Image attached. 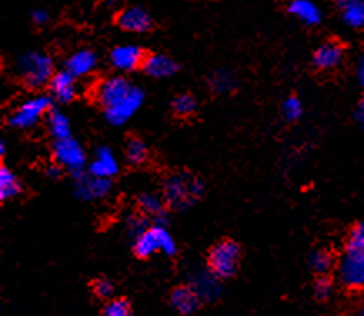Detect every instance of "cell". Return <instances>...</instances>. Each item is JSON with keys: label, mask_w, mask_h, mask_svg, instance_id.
Masks as SVG:
<instances>
[{"label": "cell", "mask_w": 364, "mask_h": 316, "mask_svg": "<svg viewBox=\"0 0 364 316\" xmlns=\"http://www.w3.org/2000/svg\"><path fill=\"white\" fill-rule=\"evenodd\" d=\"M142 69L149 78L166 79L174 75L177 70H179V65H177V62L174 59H171L169 56L151 54L146 56V59H144Z\"/></svg>", "instance_id": "obj_15"}, {"label": "cell", "mask_w": 364, "mask_h": 316, "mask_svg": "<svg viewBox=\"0 0 364 316\" xmlns=\"http://www.w3.org/2000/svg\"><path fill=\"white\" fill-rule=\"evenodd\" d=\"M89 172L94 176H99V178H114V176L119 172V162L114 156L112 149L109 147H97L95 149L94 159L89 164Z\"/></svg>", "instance_id": "obj_16"}, {"label": "cell", "mask_w": 364, "mask_h": 316, "mask_svg": "<svg viewBox=\"0 0 364 316\" xmlns=\"http://www.w3.org/2000/svg\"><path fill=\"white\" fill-rule=\"evenodd\" d=\"M334 291V286H333V281L329 280V278L326 276H321L318 281H316V286H314V295L316 298L324 301V300H329L331 298Z\"/></svg>", "instance_id": "obj_32"}, {"label": "cell", "mask_w": 364, "mask_h": 316, "mask_svg": "<svg viewBox=\"0 0 364 316\" xmlns=\"http://www.w3.org/2000/svg\"><path fill=\"white\" fill-rule=\"evenodd\" d=\"M361 315H364V303H363V306H361Z\"/></svg>", "instance_id": "obj_40"}, {"label": "cell", "mask_w": 364, "mask_h": 316, "mask_svg": "<svg viewBox=\"0 0 364 316\" xmlns=\"http://www.w3.org/2000/svg\"><path fill=\"white\" fill-rule=\"evenodd\" d=\"M50 109H52V99L49 95H36V98L23 100L16 111L12 112L9 122H11L12 127L28 129L36 126V124L39 122L41 119L50 111Z\"/></svg>", "instance_id": "obj_5"}, {"label": "cell", "mask_w": 364, "mask_h": 316, "mask_svg": "<svg viewBox=\"0 0 364 316\" xmlns=\"http://www.w3.org/2000/svg\"><path fill=\"white\" fill-rule=\"evenodd\" d=\"M164 203H166L164 199L152 193H142L137 198L139 211H141L142 214H146V216H152V218L164 214Z\"/></svg>", "instance_id": "obj_25"}, {"label": "cell", "mask_w": 364, "mask_h": 316, "mask_svg": "<svg viewBox=\"0 0 364 316\" xmlns=\"http://www.w3.org/2000/svg\"><path fill=\"white\" fill-rule=\"evenodd\" d=\"M17 73L21 74L22 80L28 88H44V85H49L50 79L55 74L54 62L44 52H26V54L18 57Z\"/></svg>", "instance_id": "obj_2"}, {"label": "cell", "mask_w": 364, "mask_h": 316, "mask_svg": "<svg viewBox=\"0 0 364 316\" xmlns=\"http://www.w3.org/2000/svg\"><path fill=\"white\" fill-rule=\"evenodd\" d=\"M203 193L204 184L188 172H177V174L169 176L162 188L166 204L176 211L189 209L191 206L198 203Z\"/></svg>", "instance_id": "obj_1"}, {"label": "cell", "mask_w": 364, "mask_h": 316, "mask_svg": "<svg viewBox=\"0 0 364 316\" xmlns=\"http://www.w3.org/2000/svg\"><path fill=\"white\" fill-rule=\"evenodd\" d=\"M239 261H241V248L231 239L218 243L209 253V270L215 273L221 280L236 275Z\"/></svg>", "instance_id": "obj_4"}, {"label": "cell", "mask_w": 364, "mask_h": 316, "mask_svg": "<svg viewBox=\"0 0 364 316\" xmlns=\"http://www.w3.org/2000/svg\"><path fill=\"white\" fill-rule=\"evenodd\" d=\"M47 129L54 139H64L70 136V122L65 114H62L57 109H50L47 114Z\"/></svg>", "instance_id": "obj_23"}, {"label": "cell", "mask_w": 364, "mask_h": 316, "mask_svg": "<svg viewBox=\"0 0 364 316\" xmlns=\"http://www.w3.org/2000/svg\"><path fill=\"white\" fill-rule=\"evenodd\" d=\"M356 117H358V121H359V124H361V126L364 127V98L361 99V102H359V105H358V111H356Z\"/></svg>", "instance_id": "obj_37"}, {"label": "cell", "mask_w": 364, "mask_h": 316, "mask_svg": "<svg viewBox=\"0 0 364 316\" xmlns=\"http://www.w3.org/2000/svg\"><path fill=\"white\" fill-rule=\"evenodd\" d=\"M104 316H129L131 315V303L127 300H114L109 301L102 310Z\"/></svg>", "instance_id": "obj_30"}, {"label": "cell", "mask_w": 364, "mask_h": 316, "mask_svg": "<svg viewBox=\"0 0 364 316\" xmlns=\"http://www.w3.org/2000/svg\"><path fill=\"white\" fill-rule=\"evenodd\" d=\"M191 285L194 286V290L198 291L203 301H209V303L218 301L223 295L221 278L210 271L209 268L194 273L193 278H191Z\"/></svg>", "instance_id": "obj_11"}, {"label": "cell", "mask_w": 364, "mask_h": 316, "mask_svg": "<svg viewBox=\"0 0 364 316\" xmlns=\"http://www.w3.org/2000/svg\"><path fill=\"white\" fill-rule=\"evenodd\" d=\"M338 276L344 288H364V246L346 244V251L338 266Z\"/></svg>", "instance_id": "obj_3"}, {"label": "cell", "mask_w": 364, "mask_h": 316, "mask_svg": "<svg viewBox=\"0 0 364 316\" xmlns=\"http://www.w3.org/2000/svg\"><path fill=\"white\" fill-rule=\"evenodd\" d=\"M358 75H359V80H361V84H363V88H364V54H363V57H361V60H359Z\"/></svg>", "instance_id": "obj_38"}, {"label": "cell", "mask_w": 364, "mask_h": 316, "mask_svg": "<svg viewBox=\"0 0 364 316\" xmlns=\"http://www.w3.org/2000/svg\"><path fill=\"white\" fill-rule=\"evenodd\" d=\"M117 23L124 31L142 33L152 28V17L144 7H127L117 16Z\"/></svg>", "instance_id": "obj_13"}, {"label": "cell", "mask_w": 364, "mask_h": 316, "mask_svg": "<svg viewBox=\"0 0 364 316\" xmlns=\"http://www.w3.org/2000/svg\"><path fill=\"white\" fill-rule=\"evenodd\" d=\"M343 60V47L334 42H326L314 52V65L318 69L331 70Z\"/></svg>", "instance_id": "obj_19"}, {"label": "cell", "mask_w": 364, "mask_h": 316, "mask_svg": "<svg viewBox=\"0 0 364 316\" xmlns=\"http://www.w3.org/2000/svg\"><path fill=\"white\" fill-rule=\"evenodd\" d=\"M46 174L49 176V178H52V179H59L60 174H62V166H60V164L49 166V167H47Z\"/></svg>", "instance_id": "obj_36"}, {"label": "cell", "mask_w": 364, "mask_h": 316, "mask_svg": "<svg viewBox=\"0 0 364 316\" xmlns=\"http://www.w3.org/2000/svg\"><path fill=\"white\" fill-rule=\"evenodd\" d=\"M343 22L353 28L364 27V0H336Z\"/></svg>", "instance_id": "obj_20"}, {"label": "cell", "mask_w": 364, "mask_h": 316, "mask_svg": "<svg viewBox=\"0 0 364 316\" xmlns=\"http://www.w3.org/2000/svg\"><path fill=\"white\" fill-rule=\"evenodd\" d=\"M144 59H146V54L136 44L119 46L111 52V64L114 69L121 70V73H131V70L139 69L142 67Z\"/></svg>", "instance_id": "obj_10"}, {"label": "cell", "mask_w": 364, "mask_h": 316, "mask_svg": "<svg viewBox=\"0 0 364 316\" xmlns=\"http://www.w3.org/2000/svg\"><path fill=\"white\" fill-rule=\"evenodd\" d=\"M126 228H127V234L132 238H137L139 234H142L146 229H149V224H147L146 214H131L126 219Z\"/></svg>", "instance_id": "obj_29"}, {"label": "cell", "mask_w": 364, "mask_h": 316, "mask_svg": "<svg viewBox=\"0 0 364 316\" xmlns=\"http://www.w3.org/2000/svg\"><path fill=\"white\" fill-rule=\"evenodd\" d=\"M49 89L52 98H54L57 102L67 104L70 100H74L75 95H77V78L70 73V70H59V73L54 74V78L50 79Z\"/></svg>", "instance_id": "obj_12"}, {"label": "cell", "mask_w": 364, "mask_h": 316, "mask_svg": "<svg viewBox=\"0 0 364 316\" xmlns=\"http://www.w3.org/2000/svg\"><path fill=\"white\" fill-rule=\"evenodd\" d=\"M203 298L198 291L194 290L193 285H184L176 288L171 293V306L179 315H193L199 310Z\"/></svg>", "instance_id": "obj_14"}, {"label": "cell", "mask_w": 364, "mask_h": 316, "mask_svg": "<svg viewBox=\"0 0 364 316\" xmlns=\"http://www.w3.org/2000/svg\"><path fill=\"white\" fill-rule=\"evenodd\" d=\"M52 152H54V159L57 164H60L64 169L70 171L72 174L82 171L85 161H87L84 147L72 136L55 139L54 146H52Z\"/></svg>", "instance_id": "obj_6"}, {"label": "cell", "mask_w": 364, "mask_h": 316, "mask_svg": "<svg viewBox=\"0 0 364 316\" xmlns=\"http://www.w3.org/2000/svg\"><path fill=\"white\" fill-rule=\"evenodd\" d=\"M147 156H149V151H147V146L144 144V141H141V139L132 137L127 142L126 157L129 162H132V164H142V162L147 161Z\"/></svg>", "instance_id": "obj_27"}, {"label": "cell", "mask_w": 364, "mask_h": 316, "mask_svg": "<svg viewBox=\"0 0 364 316\" xmlns=\"http://www.w3.org/2000/svg\"><path fill=\"white\" fill-rule=\"evenodd\" d=\"M351 246H364V221L356 224L348 236V243Z\"/></svg>", "instance_id": "obj_34"}, {"label": "cell", "mask_w": 364, "mask_h": 316, "mask_svg": "<svg viewBox=\"0 0 364 316\" xmlns=\"http://www.w3.org/2000/svg\"><path fill=\"white\" fill-rule=\"evenodd\" d=\"M92 290H94V293H95V296H97V298L107 300V298H111L112 293H114V285L109 280H104V278H102V280L95 281V283L92 285Z\"/></svg>", "instance_id": "obj_33"}, {"label": "cell", "mask_w": 364, "mask_h": 316, "mask_svg": "<svg viewBox=\"0 0 364 316\" xmlns=\"http://www.w3.org/2000/svg\"><path fill=\"white\" fill-rule=\"evenodd\" d=\"M111 178H99L90 172H74V194L80 201H97L111 193Z\"/></svg>", "instance_id": "obj_8"}, {"label": "cell", "mask_w": 364, "mask_h": 316, "mask_svg": "<svg viewBox=\"0 0 364 316\" xmlns=\"http://www.w3.org/2000/svg\"><path fill=\"white\" fill-rule=\"evenodd\" d=\"M6 154V141H0V156Z\"/></svg>", "instance_id": "obj_39"}, {"label": "cell", "mask_w": 364, "mask_h": 316, "mask_svg": "<svg viewBox=\"0 0 364 316\" xmlns=\"http://www.w3.org/2000/svg\"><path fill=\"white\" fill-rule=\"evenodd\" d=\"M309 265L313 268V271L319 273V275H326L333 268V256L323 250H318L309 256Z\"/></svg>", "instance_id": "obj_28"}, {"label": "cell", "mask_w": 364, "mask_h": 316, "mask_svg": "<svg viewBox=\"0 0 364 316\" xmlns=\"http://www.w3.org/2000/svg\"><path fill=\"white\" fill-rule=\"evenodd\" d=\"M97 56L90 49H80L74 52L69 59L65 60V69L70 70L75 78H85V75L92 74L97 67Z\"/></svg>", "instance_id": "obj_17"}, {"label": "cell", "mask_w": 364, "mask_h": 316, "mask_svg": "<svg viewBox=\"0 0 364 316\" xmlns=\"http://www.w3.org/2000/svg\"><path fill=\"white\" fill-rule=\"evenodd\" d=\"M31 19L36 26H46V23L49 22L50 16H49V12L44 11V9H36V11L31 12Z\"/></svg>", "instance_id": "obj_35"}, {"label": "cell", "mask_w": 364, "mask_h": 316, "mask_svg": "<svg viewBox=\"0 0 364 316\" xmlns=\"http://www.w3.org/2000/svg\"><path fill=\"white\" fill-rule=\"evenodd\" d=\"M132 89L134 84L129 83L126 78H122V75H112V78L102 79L95 85L94 98L105 111V109L114 107V105L122 102L131 94Z\"/></svg>", "instance_id": "obj_7"}, {"label": "cell", "mask_w": 364, "mask_h": 316, "mask_svg": "<svg viewBox=\"0 0 364 316\" xmlns=\"http://www.w3.org/2000/svg\"><path fill=\"white\" fill-rule=\"evenodd\" d=\"M196 109H198V100L191 94H179L172 100V111L181 117L191 116V114H194Z\"/></svg>", "instance_id": "obj_26"}, {"label": "cell", "mask_w": 364, "mask_h": 316, "mask_svg": "<svg viewBox=\"0 0 364 316\" xmlns=\"http://www.w3.org/2000/svg\"><path fill=\"white\" fill-rule=\"evenodd\" d=\"M237 85V79L234 73L228 69H221L215 70V73L210 75V88L215 94H229L236 89Z\"/></svg>", "instance_id": "obj_24"}, {"label": "cell", "mask_w": 364, "mask_h": 316, "mask_svg": "<svg viewBox=\"0 0 364 316\" xmlns=\"http://www.w3.org/2000/svg\"><path fill=\"white\" fill-rule=\"evenodd\" d=\"M289 14L301 21L306 26H318L321 22V9L318 7V4H314L313 0H291L289 4Z\"/></svg>", "instance_id": "obj_18"}, {"label": "cell", "mask_w": 364, "mask_h": 316, "mask_svg": "<svg viewBox=\"0 0 364 316\" xmlns=\"http://www.w3.org/2000/svg\"><path fill=\"white\" fill-rule=\"evenodd\" d=\"M144 98H146V95H144V90L139 89L137 85H134L131 94H129L122 102L114 105V107L105 109V119H107L112 126H122V124H126L129 119L134 117V114L139 111V107H141L144 102Z\"/></svg>", "instance_id": "obj_9"}, {"label": "cell", "mask_w": 364, "mask_h": 316, "mask_svg": "<svg viewBox=\"0 0 364 316\" xmlns=\"http://www.w3.org/2000/svg\"><path fill=\"white\" fill-rule=\"evenodd\" d=\"M282 114L287 121H298L303 116V104L298 98H289L282 104Z\"/></svg>", "instance_id": "obj_31"}, {"label": "cell", "mask_w": 364, "mask_h": 316, "mask_svg": "<svg viewBox=\"0 0 364 316\" xmlns=\"http://www.w3.org/2000/svg\"><path fill=\"white\" fill-rule=\"evenodd\" d=\"M157 251H161V243L154 226H151L142 234H139L137 238H134V253L139 258H149L156 255Z\"/></svg>", "instance_id": "obj_21"}, {"label": "cell", "mask_w": 364, "mask_h": 316, "mask_svg": "<svg viewBox=\"0 0 364 316\" xmlns=\"http://www.w3.org/2000/svg\"><path fill=\"white\" fill-rule=\"evenodd\" d=\"M21 191L22 186L17 176L6 166L0 167V199L7 201L17 198Z\"/></svg>", "instance_id": "obj_22"}]
</instances>
